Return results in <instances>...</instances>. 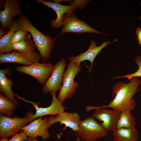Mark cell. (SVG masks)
I'll use <instances>...</instances> for the list:
<instances>
[{
    "label": "cell",
    "mask_w": 141,
    "mask_h": 141,
    "mask_svg": "<svg viewBox=\"0 0 141 141\" xmlns=\"http://www.w3.org/2000/svg\"><path fill=\"white\" fill-rule=\"evenodd\" d=\"M127 84L119 82L113 85L112 96L114 98L106 105L97 107L98 108H110L121 111L126 109L133 110L136 105L134 95L140 89H138L141 84V80L138 77L131 78Z\"/></svg>",
    "instance_id": "obj_1"
},
{
    "label": "cell",
    "mask_w": 141,
    "mask_h": 141,
    "mask_svg": "<svg viewBox=\"0 0 141 141\" xmlns=\"http://www.w3.org/2000/svg\"><path fill=\"white\" fill-rule=\"evenodd\" d=\"M19 26L27 30L31 35L35 47L39 51L41 60L46 63L49 60L50 53L57 38L53 39L37 30L31 23L27 16L21 15L18 19Z\"/></svg>",
    "instance_id": "obj_2"
},
{
    "label": "cell",
    "mask_w": 141,
    "mask_h": 141,
    "mask_svg": "<svg viewBox=\"0 0 141 141\" xmlns=\"http://www.w3.org/2000/svg\"><path fill=\"white\" fill-rule=\"evenodd\" d=\"M71 4L65 5L61 4L60 3L52 2V1H46L43 0H38L36 3H40L45 5L51 8L56 12L57 18L55 20H52L50 24L53 28L58 29L62 26V18L64 14H73L74 12L77 9H82L86 6L87 3L89 2V0H68Z\"/></svg>",
    "instance_id": "obj_3"
},
{
    "label": "cell",
    "mask_w": 141,
    "mask_h": 141,
    "mask_svg": "<svg viewBox=\"0 0 141 141\" xmlns=\"http://www.w3.org/2000/svg\"><path fill=\"white\" fill-rule=\"evenodd\" d=\"M81 69L80 64H76L71 62L68 64L67 69L64 71L62 84L57 97L62 104L65 99L71 98L75 94L79 84L74 80Z\"/></svg>",
    "instance_id": "obj_4"
},
{
    "label": "cell",
    "mask_w": 141,
    "mask_h": 141,
    "mask_svg": "<svg viewBox=\"0 0 141 141\" xmlns=\"http://www.w3.org/2000/svg\"><path fill=\"white\" fill-rule=\"evenodd\" d=\"M33 114L31 111L27 112L25 116L19 118L17 116L13 118L8 117L0 114V138H8L10 136L21 132V128L29 124L33 121L31 117Z\"/></svg>",
    "instance_id": "obj_5"
},
{
    "label": "cell",
    "mask_w": 141,
    "mask_h": 141,
    "mask_svg": "<svg viewBox=\"0 0 141 141\" xmlns=\"http://www.w3.org/2000/svg\"><path fill=\"white\" fill-rule=\"evenodd\" d=\"M76 132L78 136L83 141H95L108 134V131L92 116L80 121Z\"/></svg>",
    "instance_id": "obj_6"
},
{
    "label": "cell",
    "mask_w": 141,
    "mask_h": 141,
    "mask_svg": "<svg viewBox=\"0 0 141 141\" xmlns=\"http://www.w3.org/2000/svg\"><path fill=\"white\" fill-rule=\"evenodd\" d=\"M54 65L50 63H35L29 66H18L15 70L35 78L40 84L44 85L51 74Z\"/></svg>",
    "instance_id": "obj_7"
},
{
    "label": "cell",
    "mask_w": 141,
    "mask_h": 141,
    "mask_svg": "<svg viewBox=\"0 0 141 141\" xmlns=\"http://www.w3.org/2000/svg\"><path fill=\"white\" fill-rule=\"evenodd\" d=\"M62 21L63 27L57 37L67 32L93 33L106 35L92 28L84 21L78 19L75 14H65L62 17Z\"/></svg>",
    "instance_id": "obj_8"
},
{
    "label": "cell",
    "mask_w": 141,
    "mask_h": 141,
    "mask_svg": "<svg viewBox=\"0 0 141 141\" xmlns=\"http://www.w3.org/2000/svg\"><path fill=\"white\" fill-rule=\"evenodd\" d=\"M86 110L89 111L95 109L92 116L95 119L103 122L100 124L107 131L113 132L116 129V124L121 111L115 109L109 110L106 108H98L88 105Z\"/></svg>",
    "instance_id": "obj_9"
},
{
    "label": "cell",
    "mask_w": 141,
    "mask_h": 141,
    "mask_svg": "<svg viewBox=\"0 0 141 141\" xmlns=\"http://www.w3.org/2000/svg\"><path fill=\"white\" fill-rule=\"evenodd\" d=\"M66 66V60L63 58L54 65V68L51 74L43 85L42 89L43 93L51 91L56 93L60 90L62 85Z\"/></svg>",
    "instance_id": "obj_10"
},
{
    "label": "cell",
    "mask_w": 141,
    "mask_h": 141,
    "mask_svg": "<svg viewBox=\"0 0 141 141\" xmlns=\"http://www.w3.org/2000/svg\"><path fill=\"white\" fill-rule=\"evenodd\" d=\"M4 5V10L0 11V28L8 31L13 17L21 16L22 8L17 0H6Z\"/></svg>",
    "instance_id": "obj_11"
},
{
    "label": "cell",
    "mask_w": 141,
    "mask_h": 141,
    "mask_svg": "<svg viewBox=\"0 0 141 141\" xmlns=\"http://www.w3.org/2000/svg\"><path fill=\"white\" fill-rule=\"evenodd\" d=\"M41 60L40 55L35 51L22 53L13 51L8 53L0 54V64L6 63H15L24 66H29Z\"/></svg>",
    "instance_id": "obj_12"
},
{
    "label": "cell",
    "mask_w": 141,
    "mask_h": 141,
    "mask_svg": "<svg viewBox=\"0 0 141 141\" xmlns=\"http://www.w3.org/2000/svg\"><path fill=\"white\" fill-rule=\"evenodd\" d=\"M52 96V101L50 105L48 107L43 108L38 107V104L33 102L26 100L17 95L19 98L22 99L26 102L31 103L35 107L36 113L32 116V120H34L36 118L42 117L46 115H51L55 116L64 111L68 107L65 106L57 99L55 93L53 91L50 92Z\"/></svg>",
    "instance_id": "obj_13"
},
{
    "label": "cell",
    "mask_w": 141,
    "mask_h": 141,
    "mask_svg": "<svg viewBox=\"0 0 141 141\" xmlns=\"http://www.w3.org/2000/svg\"><path fill=\"white\" fill-rule=\"evenodd\" d=\"M49 128L48 118L42 117L21 128L27 134L28 139L37 138L38 136L41 137L43 139H47L50 136L48 131Z\"/></svg>",
    "instance_id": "obj_14"
},
{
    "label": "cell",
    "mask_w": 141,
    "mask_h": 141,
    "mask_svg": "<svg viewBox=\"0 0 141 141\" xmlns=\"http://www.w3.org/2000/svg\"><path fill=\"white\" fill-rule=\"evenodd\" d=\"M113 42L106 41L100 45L97 46V43L95 40H91L90 46L86 51L77 56H71L68 58V60L69 62L74 63L78 65L80 64V62L83 61H89L91 62V65L89 70V72L90 73L93 67V63L96 56L102 49Z\"/></svg>",
    "instance_id": "obj_15"
},
{
    "label": "cell",
    "mask_w": 141,
    "mask_h": 141,
    "mask_svg": "<svg viewBox=\"0 0 141 141\" xmlns=\"http://www.w3.org/2000/svg\"><path fill=\"white\" fill-rule=\"evenodd\" d=\"M81 121L80 116L77 113L65 111L48 118L49 128L53 124L60 122V124H64L76 132L78 130L79 125Z\"/></svg>",
    "instance_id": "obj_16"
},
{
    "label": "cell",
    "mask_w": 141,
    "mask_h": 141,
    "mask_svg": "<svg viewBox=\"0 0 141 141\" xmlns=\"http://www.w3.org/2000/svg\"><path fill=\"white\" fill-rule=\"evenodd\" d=\"M12 72V69L10 67L0 69V92L16 105L19 106V103L15 98L17 94L12 90L13 81L11 79L8 78L6 76L10 75Z\"/></svg>",
    "instance_id": "obj_17"
},
{
    "label": "cell",
    "mask_w": 141,
    "mask_h": 141,
    "mask_svg": "<svg viewBox=\"0 0 141 141\" xmlns=\"http://www.w3.org/2000/svg\"><path fill=\"white\" fill-rule=\"evenodd\" d=\"M112 135L114 141H137L139 137L135 127L116 129L113 132Z\"/></svg>",
    "instance_id": "obj_18"
},
{
    "label": "cell",
    "mask_w": 141,
    "mask_h": 141,
    "mask_svg": "<svg viewBox=\"0 0 141 141\" xmlns=\"http://www.w3.org/2000/svg\"><path fill=\"white\" fill-rule=\"evenodd\" d=\"M19 27L18 20L13 18L9 30L7 34L0 39V54L8 53L12 52L10 46V42L13 34Z\"/></svg>",
    "instance_id": "obj_19"
},
{
    "label": "cell",
    "mask_w": 141,
    "mask_h": 141,
    "mask_svg": "<svg viewBox=\"0 0 141 141\" xmlns=\"http://www.w3.org/2000/svg\"><path fill=\"white\" fill-rule=\"evenodd\" d=\"M131 111L126 109L121 111L116 123V129L135 127L136 121L134 117L131 114Z\"/></svg>",
    "instance_id": "obj_20"
},
{
    "label": "cell",
    "mask_w": 141,
    "mask_h": 141,
    "mask_svg": "<svg viewBox=\"0 0 141 141\" xmlns=\"http://www.w3.org/2000/svg\"><path fill=\"white\" fill-rule=\"evenodd\" d=\"M36 48L34 44L31 39L30 34L21 41L12 44L11 49L13 51H16L20 53H25L35 51Z\"/></svg>",
    "instance_id": "obj_21"
},
{
    "label": "cell",
    "mask_w": 141,
    "mask_h": 141,
    "mask_svg": "<svg viewBox=\"0 0 141 141\" xmlns=\"http://www.w3.org/2000/svg\"><path fill=\"white\" fill-rule=\"evenodd\" d=\"M16 105L4 95L0 93V112L3 116L9 118L13 116Z\"/></svg>",
    "instance_id": "obj_22"
},
{
    "label": "cell",
    "mask_w": 141,
    "mask_h": 141,
    "mask_svg": "<svg viewBox=\"0 0 141 141\" xmlns=\"http://www.w3.org/2000/svg\"><path fill=\"white\" fill-rule=\"evenodd\" d=\"M28 31L25 28L19 27L18 29L13 34L9 43L11 50L12 44L19 42L24 39L26 37Z\"/></svg>",
    "instance_id": "obj_23"
},
{
    "label": "cell",
    "mask_w": 141,
    "mask_h": 141,
    "mask_svg": "<svg viewBox=\"0 0 141 141\" xmlns=\"http://www.w3.org/2000/svg\"><path fill=\"white\" fill-rule=\"evenodd\" d=\"M134 62L137 64L138 68L137 71L135 73L131 74L116 77H114L115 79H117L122 77L128 78V80H130L134 77H141V56H138L134 59Z\"/></svg>",
    "instance_id": "obj_24"
},
{
    "label": "cell",
    "mask_w": 141,
    "mask_h": 141,
    "mask_svg": "<svg viewBox=\"0 0 141 141\" xmlns=\"http://www.w3.org/2000/svg\"><path fill=\"white\" fill-rule=\"evenodd\" d=\"M28 135L24 131L22 130L20 133H17L12 136L11 138L9 140V141H27Z\"/></svg>",
    "instance_id": "obj_25"
},
{
    "label": "cell",
    "mask_w": 141,
    "mask_h": 141,
    "mask_svg": "<svg viewBox=\"0 0 141 141\" xmlns=\"http://www.w3.org/2000/svg\"><path fill=\"white\" fill-rule=\"evenodd\" d=\"M136 34L139 45L141 46V28L138 27L137 28Z\"/></svg>",
    "instance_id": "obj_26"
},
{
    "label": "cell",
    "mask_w": 141,
    "mask_h": 141,
    "mask_svg": "<svg viewBox=\"0 0 141 141\" xmlns=\"http://www.w3.org/2000/svg\"><path fill=\"white\" fill-rule=\"evenodd\" d=\"M8 31L4 30L0 28V39L4 37L7 33Z\"/></svg>",
    "instance_id": "obj_27"
},
{
    "label": "cell",
    "mask_w": 141,
    "mask_h": 141,
    "mask_svg": "<svg viewBox=\"0 0 141 141\" xmlns=\"http://www.w3.org/2000/svg\"><path fill=\"white\" fill-rule=\"evenodd\" d=\"M27 141H38L37 138L32 139H28ZM42 141H49L46 140V139H43Z\"/></svg>",
    "instance_id": "obj_28"
},
{
    "label": "cell",
    "mask_w": 141,
    "mask_h": 141,
    "mask_svg": "<svg viewBox=\"0 0 141 141\" xmlns=\"http://www.w3.org/2000/svg\"><path fill=\"white\" fill-rule=\"evenodd\" d=\"M0 141H9L7 138H3L1 139Z\"/></svg>",
    "instance_id": "obj_29"
},
{
    "label": "cell",
    "mask_w": 141,
    "mask_h": 141,
    "mask_svg": "<svg viewBox=\"0 0 141 141\" xmlns=\"http://www.w3.org/2000/svg\"><path fill=\"white\" fill-rule=\"evenodd\" d=\"M139 5H140L141 6V2H139ZM139 19L140 20H141V15L139 17Z\"/></svg>",
    "instance_id": "obj_30"
}]
</instances>
